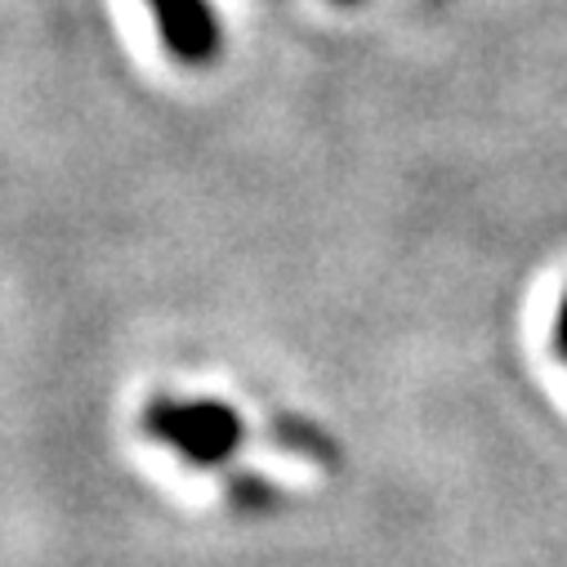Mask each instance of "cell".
<instances>
[{
	"instance_id": "obj_1",
	"label": "cell",
	"mask_w": 567,
	"mask_h": 567,
	"mask_svg": "<svg viewBox=\"0 0 567 567\" xmlns=\"http://www.w3.org/2000/svg\"><path fill=\"white\" fill-rule=\"evenodd\" d=\"M144 430L179 452L197 470H219L241 447V415L228 402H184V398H153L144 411Z\"/></svg>"
},
{
	"instance_id": "obj_2",
	"label": "cell",
	"mask_w": 567,
	"mask_h": 567,
	"mask_svg": "<svg viewBox=\"0 0 567 567\" xmlns=\"http://www.w3.org/2000/svg\"><path fill=\"white\" fill-rule=\"evenodd\" d=\"M148 10L157 19V32L171 59H179L184 68H206L219 59L224 28H219V14L210 10V0H148Z\"/></svg>"
},
{
	"instance_id": "obj_3",
	"label": "cell",
	"mask_w": 567,
	"mask_h": 567,
	"mask_svg": "<svg viewBox=\"0 0 567 567\" xmlns=\"http://www.w3.org/2000/svg\"><path fill=\"white\" fill-rule=\"evenodd\" d=\"M272 439L281 443V447H291V452H305V456H318V461H336V447H331V439L318 430V424H305V420H277L272 424Z\"/></svg>"
},
{
	"instance_id": "obj_4",
	"label": "cell",
	"mask_w": 567,
	"mask_h": 567,
	"mask_svg": "<svg viewBox=\"0 0 567 567\" xmlns=\"http://www.w3.org/2000/svg\"><path fill=\"white\" fill-rule=\"evenodd\" d=\"M228 496H233V505H237L241 514H268V509L277 505V492H272L264 478H255V474H237V478L228 483Z\"/></svg>"
},
{
	"instance_id": "obj_5",
	"label": "cell",
	"mask_w": 567,
	"mask_h": 567,
	"mask_svg": "<svg viewBox=\"0 0 567 567\" xmlns=\"http://www.w3.org/2000/svg\"><path fill=\"white\" fill-rule=\"evenodd\" d=\"M554 353L567 362V291H563V305L554 313Z\"/></svg>"
},
{
	"instance_id": "obj_6",
	"label": "cell",
	"mask_w": 567,
	"mask_h": 567,
	"mask_svg": "<svg viewBox=\"0 0 567 567\" xmlns=\"http://www.w3.org/2000/svg\"><path fill=\"white\" fill-rule=\"evenodd\" d=\"M344 6H353V0H344Z\"/></svg>"
}]
</instances>
